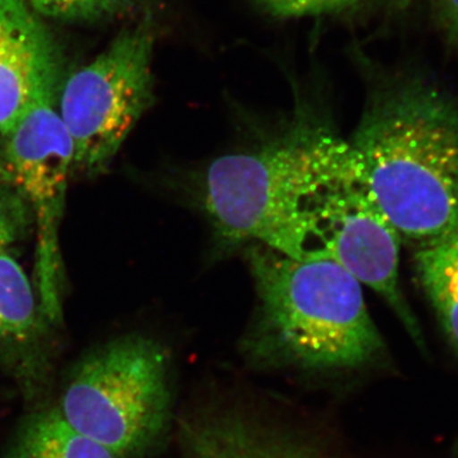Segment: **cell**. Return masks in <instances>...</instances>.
Returning a JSON list of instances; mask_svg holds the SVG:
<instances>
[{
	"label": "cell",
	"mask_w": 458,
	"mask_h": 458,
	"mask_svg": "<svg viewBox=\"0 0 458 458\" xmlns=\"http://www.w3.org/2000/svg\"><path fill=\"white\" fill-rule=\"evenodd\" d=\"M415 276L458 355V231L417 245Z\"/></svg>",
	"instance_id": "obj_11"
},
{
	"label": "cell",
	"mask_w": 458,
	"mask_h": 458,
	"mask_svg": "<svg viewBox=\"0 0 458 458\" xmlns=\"http://www.w3.org/2000/svg\"><path fill=\"white\" fill-rule=\"evenodd\" d=\"M254 318L246 348L259 360L304 369H351L372 363L385 343L361 284L331 259L298 260L249 245Z\"/></svg>",
	"instance_id": "obj_2"
},
{
	"label": "cell",
	"mask_w": 458,
	"mask_h": 458,
	"mask_svg": "<svg viewBox=\"0 0 458 458\" xmlns=\"http://www.w3.org/2000/svg\"><path fill=\"white\" fill-rule=\"evenodd\" d=\"M41 316L25 270L7 249L0 250V360L31 394L47 381V369L31 354Z\"/></svg>",
	"instance_id": "obj_9"
},
{
	"label": "cell",
	"mask_w": 458,
	"mask_h": 458,
	"mask_svg": "<svg viewBox=\"0 0 458 458\" xmlns=\"http://www.w3.org/2000/svg\"><path fill=\"white\" fill-rule=\"evenodd\" d=\"M301 92L293 134L218 157L205 171L201 204L223 249L262 245L298 260L315 259L300 204L318 101L316 89Z\"/></svg>",
	"instance_id": "obj_4"
},
{
	"label": "cell",
	"mask_w": 458,
	"mask_h": 458,
	"mask_svg": "<svg viewBox=\"0 0 458 458\" xmlns=\"http://www.w3.org/2000/svg\"><path fill=\"white\" fill-rule=\"evenodd\" d=\"M153 44L149 26L135 27L69 78L59 114L73 141L75 165L89 170L106 165L152 105Z\"/></svg>",
	"instance_id": "obj_6"
},
{
	"label": "cell",
	"mask_w": 458,
	"mask_h": 458,
	"mask_svg": "<svg viewBox=\"0 0 458 458\" xmlns=\"http://www.w3.org/2000/svg\"><path fill=\"white\" fill-rule=\"evenodd\" d=\"M349 54L369 80L348 141L376 203L403 240L458 231V95L412 72L381 71L360 45Z\"/></svg>",
	"instance_id": "obj_1"
},
{
	"label": "cell",
	"mask_w": 458,
	"mask_h": 458,
	"mask_svg": "<svg viewBox=\"0 0 458 458\" xmlns=\"http://www.w3.org/2000/svg\"><path fill=\"white\" fill-rule=\"evenodd\" d=\"M4 458H116L75 432L55 409L33 412L18 427Z\"/></svg>",
	"instance_id": "obj_12"
},
{
	"label": "cell",
	"mask_w": 458,
	"mask_h": 458,
	"mask_svg": "<svg viewBox=\"0 0 458 458\" xmlns=\"http://www.w3.org/2000/svg\"><path fill=\"white\" fill-rule=\"evenodd\" d=\"M131 0H27L42 16L63 21H95L122 11Z\"/></svg>",
	"instance_id": "obj_14"
},
{
	"label": "cell",
	"mask_w": 458,
	"mask_h": 458,
	"mask_svg": "<svg viewBox=\"0 0 458 458\" xmlns=\"http://www.w3.org/2000/svg\"><path fill=\"white\" fill-rule=\"evenodd\" d=\"M54 87L45 89L9 131L2 134L0 174L31 204L38 221V280L41 313L60 318L57 231L62 219L74 148L53 105Z\"/></svg>",
	"instance_id": "obj_7"
},
{
	"label": "cell",
	"mask_w": 458,
	"mask_h": 458,
	"mask_svg": "<svg viewBox=\"0 0 458 458\" xmlns=\"http://www.w3.org/2000/svg\"><path fill=\"white\" fill-rule=\"evenodd\" d=\"M164 346L131 335L82 358L64 386L57 414L116 458H137L164 436L170 419Z\"/></svg>",
	"instance_id": "obj_5"
},
{
	"label": "cell",
	"mask_w": 458,
	"mask_h": 458,
	"mask_svg": "<svg viewBox=\"0 0 458 458\" xmlns=\"http://www.w3.org/2000/svg\"><path fill=\"white\" fill-rule=\"evenodd\" d=\"M55 51L26 0H0V135L54 87Z\"/></svg>",
	"instance_id": "obj_8"
},
{
	"label": "cell",
	"mask_w": 458,
	"mask_h": 458,
	"mask_svg": "<svg viewBox=\"0 0 458 458\" xmlns=\"http://www.w3.org/2000/svg\"><path fill=\"white\" fill-rule=\"evenodd\" d=\"M189 458H327L302 442L240 418H212L188 428Z\"/></svg>",
	"instance_id": "obj_10"
},
{
	"label": "cell",
	"mask_w": 458,
	"mask_h": 458,
	"mask_svg": "<svg viewBox=\"0 0 458 458\" xmlns=\"http://www.w3.org/2000/svg\"><path fill=\"white\" fill-rule=\"evenodd\" d=\"M433 3L448 47L458 60V0H433Z\"/></svg>",
	"instance_id": "obj_15"
},
{
	"label": "cell",
	"mask_w": 458,
	"mask_h": 458,
	"mask_svg": "<svg viewBox=\"0 0 458 458\" xmlns=\"http://www.w3.org/2000/svg\"><path fill=\"white\" fill-rule=\"evenodd\" d=\"M256 7L276 20L330 18L348 26H366L401 11L409 0H252Z\"/></svg>",
	"instance_id": "obj_13"
},
{
	"label": "cell",
	"mask_w": 458,
	"mask_h": 458,
	"mask_svg": "<svg viewBox=\"0 0 458 458\" xmlns=\"http://www.w3.org/2000/svg\"><path fill=\"white\" fill-rule=\"evenodd\" d=\"M300 214L315 259H331L393 310L420 349L426 342L400 283L399 232L376 203L348 141L319 116Z\"/></svg>",
	"instance_id": "obj_3"
},
{
	"label": "cell",
	"mask_w": 458,
	"mask_h": 458,
	"mask_svg": "<svg viewBox=\"0 0 458 458\" xmlns=\"http://www.w3.org/2000/svg\"><path fill=\"white\" fill-rule=\"evenodd\" d=\"M16 209L7 198L0 195V250L7 249L17 236Z\"/></svg>",
	"instance_id": "obj_16"
}]
</instances>
